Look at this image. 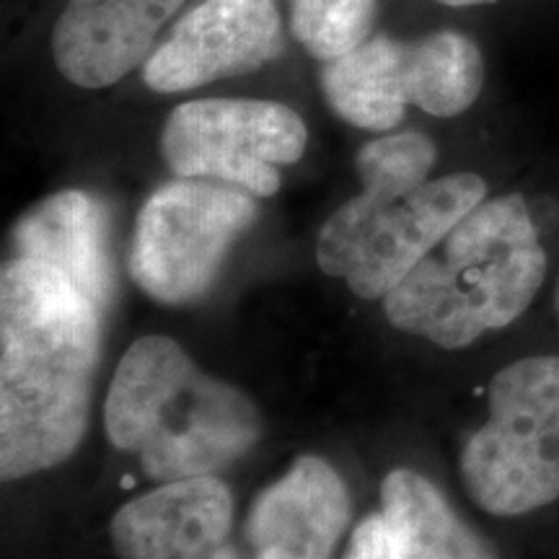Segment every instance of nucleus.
Instances as JSON below:
<instances>
[{"label": "nucleus", "instance_id": "16", "mask_svg": "<svg viewBox=\"0 0 559 559\" xmlns=\"http://www.w3.org/2000/svg\"><path fill=\"white\" fill-rule=\"evenodd\" d=\"M436 156V143L423 132H389L362 145L355 156V169L362 190L409 194L430 181Z\"/></svg>", "mask_w": 559, "mask_h": 559}, {"label": "nucleus", "instance_id": "10", "mask_svg": "<svg viewBox=\"0 0 559 559\" xmlns=\"http://www.w3.org/2000/svg\"><path fill=\"white\" fill-rule=\"evenodd\" d=\"M234 495L218 477L169 481L124 502L109 536L120 559H241Z\"/></svg>", "mask_w": 559, "mask_h": 559}, {"label": "nucleus", "instance_id": "2", "mask_svg": "<svg viewBox=\"0 0 559 559\" xmlns=\"http://www.w3.org/2000/svg\"><path fill=\"white\" fill-rule=\"evenodd\" d=\"M115 449L132 453L153 481L215 477L260 443V409L241 389L215 379L164 334L140 337L122 355L104 404Z\"/></svg>", "mask_w": 559, "mask_h": 559}, {"label": "nucleus", "instance_id": "15", "mask_svg": "<svg viewBox=\"0 0 559 559\" xmlns=\"http://www.w3.org/2000/svg\"><path fill=\"white\" fill-rule=\"evenodd\" d=\"M379 0H290V29L306 52L330 62L376 34Z\"/></svg>", "mask_w": 559, "mask_h": 559}, {"label": "nucleus", "instance_id": "11", "mask_svg": "<svg viewBox=\"0 0 559 559\" xmlns=\"http://www.w3.org/2000/svg\"><path fill=\"white\" fill-rule=\"evenodd\" d=\"M185 0H68L55 21V68L79 88H107L145 66Z\"/></svg>", "mask_w": 559, "mask_h": 559}, {"label": "nucleus", "instance_id": "5", "mask_svg": "<svg viewBox=\"0 0 559 559\" xmlns=\"http://www.w3.org/2000/svg\"><path fill=\"white\" fill-rule=\"evenodd\" d=\"M319 79L340 120L386 132L404 120L409 104L432 117L464 115L485 86V58L477 41L451 29L412 41L373 34L324 62Z\"/></svg>", "mask_w": 559, "mask_h": 559}, {"label": "nucleus", "instance_id": "13", "mask_svg": "<svg viewBox=\"0 0 559 559\" xmlns=\"http://www.w3.org/2000/svg\"><path fill=\"white\" fill-rule=\"evenodd\" d=\"M13 257L58 270L102 313L109 311L115 272L107 247V213L88 192L66 190L41 200L11 230Z\"/></svg>", "mask_w": 559, "mask_h": 559}, {"label": "nucleus", "instance_id": "8", "mask_svg": "<svg viewBox=\"0 0 559 559\" xmlns=\"http://www.w3.org/2000/svg\"><path fill=\"white\" fill-rule=\"evenodd\" d=\"M309 132L290 107L262 99L179 104L160 132V156L174 177L239 187L254 198L280 190V166L304 156Z\"/></svg>", "mask_w": 559, "mask_h": 559}, {"label": "nucleus", "instance_id": "3", "mask_svg": "<svg viewBox=\"0 0 559 559\" xmlns=\"http://www.w3.org/2000/svg\"><path fill=\"white\" fill-rule=\"evenodd\" d=\"M547 251L521 194L481 200L445 239L383 298L400 332L443 349L506 330L534 304Z\"/></svg>", "mask_w": 559, "mask_h": 559}, {"label": "nucleus", "instance_id": "14", "mask_svg": "<svg viewBox=\"0 0 559 559\" xmlns=\"http://www.w3.org/2000/svg\"><path fill=\"white\" fill-rule=\"evenodd\" d=\"M381 513L394 559H498L428 477L394 469L381 485Z\"/></svg>", "mask_w": 559, "mask_h": 559}, {"label": "nucleus", "instance_id": "18", "mask_svg": "<svg viewBox=\"0 0 559 559\" xmlns=\"http://www.w3.org/2000/svg\"><path fill=\"white\" fill-rule=\"evenodd\" d=\"M440 5H449V9H472V5H487L498 3V0H436Z\"/></svg>", "mask_w": 559, "mask_h": 559}, {"label": "nucleus", "instance_id": "9", "mask_svg": "<svg viewBox=\"0 0 559 559\" xmlns=\"http://www.w3.org/2000/svg\"><path fill=\"white\" fill-rule=\"evenodd\" d=\"M283 52L275 0H200L145 60L143 81L158 94H179L254 73Z\"/></svg>", "mask_w": 559, "mask_h": 559}, {"label": "nucleus", "instance_id": "1", "mask_svg": "<svg viewBox=\"0 0 559 559\" xmlns=\"http://www.w3.org/2000/svg\"><path fill=\"white\" fill-rule=\"evenodd\" d=\"M104 313L66 275L11 257L0 272V474L60 466L88 430Z\"/></svg>", "mask_w": 559, "mask_h": 559}, {"label": "nucleus", "instance_id": "4", "mask_svg": "<svg viewBox=\"0 0 559 559\" xmlns=\"http://www.w3.org/2000/svg\"><path fill=\"white\" fill-rule=\"evenodd\" d=\"M489 417L464 443L461 477L474 502L500 519L559 498V358L536 355L495 373Z\"/></svg>", "mask_w": 559, "mask_h": 559}, {"label": "nucleus", "instance_id": "6", "mask_svg": "<svg viewBox=\"0 0 559 559\" xmlns=\"http://www.w3.org/2000/svg\"><path fill=\"white\" fill-rule=\"evenodd\" d=\"M481 200L487 181L472 171L425 181L409 194L362 190L321 226L317 262L358 298L383 300Z\"/></svg>", "mask_w": 559, "mask_h": 559}, {"label": "nucleus", "instance_id": "12", "mask_svg": "<svg viewBox=\"0 0 559 559\" xmlns=\"http://www.w3.org/2000/svg\"><path fill=\"white\" fill-rule=\"evenodd\" d=\"M349 510L347 485L330 461L300 456L249 510L251 559H332Z\"/></svg>", "mask_w": 559, "mask_h": 559}, {"label": "nucleus", "instance_id": "7", "mask_svg": "<svg viewBox=\"0 0 559 559\" xmlns=\"http://www.w3.org/2000/svg\"><path fill=\"white\" fill-rule=\"evenodd\" d=\"M257 215L254 194L239 187L181 177L160 185L140 207L130 275L156 304H192L213 288L230 247Z\"/></svg>", "mask_w": 559, "mask_h": 559}, {"label": "nucleus", "instance_id": "19", "mask_svg": "<svg viewBox=\"0 0 559 559\" xmlns=\"http://www.w3.org/2000/svg\"><path fill=\"white\" fill-rule=\"evenodd\" d=\"M557 304H559V290H557Z\"/></svg>", "mask_w": 559, "mask_h": 559}, {"label": "nucleus", "instance_id": "17", "mask_svg": "<svg viewBox=\"0 0 559 559\" xmlns=\"http://www.w3.org/2000/svg\"><path fill=\"white\" fill-rule=\"evenodd\" d=\"M342 559H394L383 513H373L358 523Z\"/></svg>", "mask_w": 559, "mask_h": 559}]
</instances>
